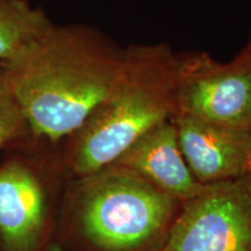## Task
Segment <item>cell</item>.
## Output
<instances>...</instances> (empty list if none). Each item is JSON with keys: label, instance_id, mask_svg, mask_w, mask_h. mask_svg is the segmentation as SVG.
Returning <instances> with one entry per match:
<instances>
[{"label": "cell", "instance_id": "6da1fadb", "mask_svg": "<svg viewBox=\"0 0 251 251\" xmlns=\"http://www.w3.org/2000/svg\"><path fill=\"white\" fill-rule=\"evenodd\" d=\"M126 50L86 27L52 26L2 72L35 137H71L114 93Z\"/></svg>", "mask_w": 251, "mask_h": 251}, {"label": "cell", "instance_id": "7a4b0ae2", "mask_svg": "<svg viewBox=\"0 0 251 251\" xmlns=\"http://www.w3.org/2000/svg\"><path fill=\"white\" fill-rule=\"evenodd\" d=\"M179 61L164 45L126 49L117 90L71 136L72 170L87 177L108 168L144 134L177 114Z\"/></svg>", "mask_w": 251, "mask_h": 251}, {"label": "cell", "instance_id": "3957f363", "mask_svg": "<svg viewBox=\"0 0 251 251\" xmlns=\"http://www.w3.org/2000/svg\"><path fill=\"white\" fill-rule=\"evenodd\" d=\"M81 230L94 246L130 251L161 233L176 199L133 171L111 165L84 177L79 194Z\"/></svg>", "mask_w": 251, "mask_h": 251}, {"label": "cell", "instance_id": "277c9868", "mask_svg": "<svg viewBox=\"0 0 251 251\" xmlns=\"http://www.w3.org/2000/svg\"><path fill=\"white\" fill-rule=\"evenodd\" d=\"M161 251H251V192L244 177L203 185L186 200Z\"/></svg>", "mask_w": 251, "mask_h": 251}, {"label": "cell", "instance_id": "5b68a950", "mask_svg": "<svg viewBox=\"0 0 251 251\" xmlns=\"http://www.w3.org/2000/svg\"><path fill=\"white\" fill-rule=\"evenodd\" d=\"M177 114L251 131V61L219 64L207 55L180 57Z\"/></svg>", "mask_w": 251, "mask_h": 251}, {"label": "cell", "instance_id": "8992f818", "mask_svg": "<svg viewBox=\"0 0 251 251\" xmlns=\"http://www.w3.org/2000/svg\"><path fill=\"white\" fill-rule=\"evenodd\" d=\"M172 121L185 161L200 184L240 179L251 172V131L179 113Z\"/></svg>", "mask_w": 251, "mask_h": 251}, {"label": "cell", "instance_id": "52a82bcc", "mask_svg": "<svg viewBox=\"0 0 251 251\" xmlns=\"http://www.w3.org/2000/svg\"><path fill=\"white\" fill-rule=\"evenodd\" d=\"M46 194L26 163L0 166V238L6 251H35L46 224Z\"/></svg>", "mask_w": 251, "mask_h": 251}, {"label": "cell", "instance_id": "ba28073f", "mask_svg": "<svg viewBox=\"0 0 251 251\" xmlns=\"http://www.w3.org/2000/svg\"><path fill=\"white\" fill-rule=\"evenodd\" d=\"M113 165L133 171L163 192L184 201L203 187L187 166L172 119L144 134Z\"/></svg>", "mask_w": 251, "mask_h": 251}, {"label": "cell", "instance_id": "9c48e42d", "mask_svg": "<svg viewBox=\"0 0 251 251\" xmlns=\"http://www.w3.org/2000/svg\"><path fill=\"white\" fill-rule=\"evenodd\" d=\"M52 26L26 0H0V63L17 59Z\"/></svg>", "mask_w": 251, "mask_h": 251}, {"label": "cell", "instance_id": "30bf717a", "mask_svg": "<svg viewBox=\"0 0 251 251\" xmlns=\"http://www.w3.org/2000/svg\"><path fill=\"white\" fill-rule=\"evenodd\" d=\"M27 127L2 70L0 71V149L26 133Z\"/></svg>", "mask_w": 251, "mask_h": 251}, {"label": "cell", "instance_id": "8fae6325", "mask_svg": "<svg viewBox=\"0 0 251 251\" xmlns=\"http://www.w3.org/2000/svg\"><path fill=\"white\" fill-rule=\"evenodd\" d=\"M244 179H246V183H247V186L249 188V191L251 192V172L249 175H247L246 177H244Z\"/></svg>", "mask_w": 251, "mask_h": 251}, {"label": "cell", "instance_id": "7c38bea8", "mask_svg": "<svg viewBox=\"0 0 251 251\" xmlns=\"http://www.w3.org/2000/svg\"><path fill=\"white\" fill-rule=\"evenodd\" d=\"M244 58H247V59H249V61H251V43H250V46H249V48L247 49V51L244 52V54L242 55Z\"/></svg>", "mask_w": 251, "mask_h": 251}, {"label": "cell", "instance_id": "4fadbf2b", "mask_svg": "<svg viewBox=\"0 0 251 251\" xmlns=\"http://www.w3.org/2000/svg\"><path fill=\"white\" fill-rule=\"evenodd\" d=\"M47 251H63V250L58 246H55L54 244V246H50L48 249H47Z\"/></svg>", "mask_w": 251, "mask_h": 251}, {"label": "cell", "instance_id": "5bb4252c", "mask_svg": "<svg viewBox=\"0 0 251 251\" xmlns=\"http://www.w3.org/2000/svg\"><path fill=\"white\" fill-rule=\"evenodd\" d=\"M2 70V64H1V63H0V71H1Z\"/></svg>", "mask_w": 251, "mask_h": 251}]
</instances>
